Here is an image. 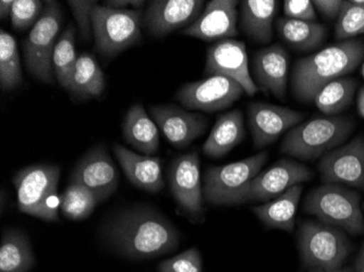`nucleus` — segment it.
I'll return each instance as SVG.
<instances>
[{
  "label": "nucleus",
  "mask_w": 364,
  "mask_h": 272,
  "mask_svg": "<svg viewBox=\"0 0 364 272\" xmlns=\"http://www.w3.org/2000/svg\"><path fill=\"white\" fill-rule=\"evenodd\" d=\"M105 232L112 246L129 259H155L171 253L179 244V233L171 221L144 206L120 212Z\"/></svg>",
  "instance_id": "1"
},
{
  "label": "nucleus",
  "mask_w": 364,
  "mask_h": 272,
  "mask_svg": "<svg viewBox=\"0 0 364 272\" xmlns=\"http://www.w3.org/2000/svg\"><path fill=\"white\" fill-rule=\"evenodd\" d=\"M363 59L364 42L359 38L336 43L299 59L291 73L292 95L301 103H311L326 84L355 71Z\"/></svg>",
  "instance_id": "2"
},
{
  "label": "nucleus",
  "mask_w": 364,
  "mask_h": 272,
  "mask_svg": "<svg viewBox=\"0 0 364 272\" xmlns=\"http://www.w3.org/2000/svg\"><path fill=\"white\" fill-rule=\"evenodd\" d=\"M353 130V119L316 116L291 129L284 138L280 151L301 161H316L348 140Z\"/></svg>",
  "instance_id": "3"
},
{
  "label": "nucleus",
  "mask_w": 364,
  "mask_h": 272,
  "mask_svg": "<svg viewBox=\"0 0 364 272\" xmlns=\"http://www.w3.org/2000/svg\"><path fill=\"white\" fill-rule=\"evenodd\" d=\"M298 247L304 268L312 271L339 269L353 249V243L338 227L316 220L300 221Z\"/></svg>",
  "instance_id": "4"
},
{
  "label": "nucleus",
  "mask_w": 364,
  "mask_h": 272,
  "mask_svg": "<svg viewBox=\"0 0 364 272\" xmlns=\"http://www.w3.org/2000/svg\"><path fill=\"white\" fill-rule=\"evenodd\" d=\"M60 168L34 165L23 168L14 177L18 194V207L23 214L49 222L58 221L60 195H58Z\"/></svg>",
  "instance_id": "5"
},
{
  "label": "nucleus",
  "mask_w": 364,
  "mask_h": 272,
  "mask_svg": "<svg viewBox=\"0 0 364 272\" xmlns=\"http://www.w3.org/2000/svg\"><path fill=\"white\" fill-rule=\"evenodd\" d=\"M361 195L339 184H323L309 193L304 210L321 222L343 228L353 235L364 233Z\"/></svg>",
  "instance_id": "6"
},
{
  "label": "nucleus",
  "mask_w": 364,
  "mask_h": 272,
  "mask_svg": "<svg viewBox=\"0 0 364 272\" xmlns=\"http://www.w3.org/2000/svg\"><path fill=\"white\" fill-rule=\"evenodd\" d=\"M144 12L140 9H114L97 5L92 14L95 49L112 58L140 42Z\"/></svg>",
  "instance_id": "7"
},
{
  "label": "nucleus",
  "mask_w": 364,
  "mask_h": 272,
  "mask_svg": "<svg viewBox=\"0 0 364 272\" xmlns=\"http://www.w3.org/2000/svg\"><path fill=\"white\" fill-rule=\"evenodd\" d=\"M63 24V11L55 0L45 1L40 20L23 42L26 69L43 83L54 84L53 56Z\"/></svg>",
  "instance_id": "8"
},
{
  "label": "nucleus",
  "mask_w": 364,
  "mask_h": 272,
  "mask_svg": "<svg viewBox=\"0 0 364 272\" xmlns=\"http://www.w3.org/2000/svg\"><path fill=\"white\" fill-rule=\"evenodd\" d=\"M269 159L267 151L226 165L210 167L204 173L203 196L216 206H232L237 195L262 171Z\"/></svg>",
  "instance_id": "9"
},
{
  "label": "nucleus",
  "mask_w": 364,
  "mask_h": 272,
  "mask_svg": "<svg viewBox=\"0 0 364 272\" xmlns=\"http://www.w3.org/2000/svg\"><path fill=\"white\" fill-rule=\"evenodd\" d=\"M314 173L310 168L291 159L283 158L261 171L237 195L234 205L249 202H269L291 186L310 181Z\"/></svg>",
  "instance_id": "10"
},
{
  "label": "nucleus",
  "mask_w": 364,
  "mask_h": 272,
  "mask_svg": "<svg viewBox=\"0 0 364 272\" xmlns=\"http://www.w3.org/2000/svg\"><path fill=\"white\" fill-rule=\"evenodd\" d=\"M245 94L240 84L222 75H212L180 87L176 98L188 110L216 112L227 109Z\"/></svg>",
  "instance_id": "11"
},
{
  "label": "nucleus",
  "mask_w": 364,
  "mask_h": 272,
  "mask_svg": "<svg viewBox=\"0 0 364 272\" xmlns=\"http://www.w3.org/2000/svg\"><path fill=\"white\" fill-rule=\"evenodd\" d=\"M171 194L182 212L192 218L200 219L204 214L200 156L196 151L178 156L168 168Z\"/></svg>",
  "instance_id": "12"
},
{
  "label": "nucleus",
  "mask_w": 364,
  "mask_h": 272,
  "mask_svg": "<svg viewBox=\"0 0 364 272\" xmlns=\"http://www.w3.org/2000/svg\"><path fill=\"white\" fill-rule=\"evenodd\" d=\"M204 72L208 77L222 75L234 80L251 97L259 91L251 77L247 47L240 40H223L208 47Z\"/></svg>",
  "instance_id": "13"
},
{
  "label": "nucleus",
  "mask_w": 364,
  "mask_h": 272,
  "mask_svg": "<svg viewBox=\"0 0 364 272\" xmlns=\"http://www.w3.org/2000/svg\"><path fill=\"white\" fill-rule=\"evenodd\" d=\"M324 184H347L364 189V136L337 147L321 158L318 165Z\"/></svg>",
  "instance_id": "14"
},
{
  "label": "nucleus",
  "mask_w": 364,
  "mask_h": 272,
  "mask_svg": "<svg viewBox=\"0 0 364 272\" xmlns=\"http://www.w3.org/2000/svg\"><path fill=\"white\" fill-rule=\"evenodd\" d=\"M203 0H152L147 3L143 26L156 38L191 26L203 10Z\"/></svg>",
  "instance_id": "15"
},
{
  "label": "nucleus",
  "mask_w": 364,
  "mask_h": 272,
  "mask_svg": "<svg viewBox=\"0 0 364 272\" xmlns=\"http://www.w3.org/2000/svg\"><path fill=\"white\" fill-rule=\"evenodd\" d=\"M118 170L103 144L96 145L80 159L71 173L70 183L91 190L98 202L107 200L117 190Z\"/></svg>",
  "instance_id": "16"
},
{
  "label": "nucleus",
  "mask_w": 364,
  "mask_h": 272,
  "mask_svg": "<svg viewBox=\"0 0 364 272\" xmlns=\"http://www.w3.org/2000/svg\"><path fill=\"white\" fill-rule=\"evenodd\" d=\"M304 114L288 107L267 103L247 106V126L257 148L269 146L282 134L291 130L304 120Z\"/></svg>",
  "instance_id": "17"
},
{
  "label": "nucleus",
  "mask_w": 364,
  "mask_h": 272,
  "mask_svg": "<svg viewBox=\"0 0 364 272\" xmlns=\"http://www.w3.org/2000/svg\"><path fill=\"white\" fill-rule=\"evenodd\" d=\"M150 114L165 138L177 148L189 146L201 138L208 126V119L203 114L175 105L152 106Z\"/></svg>",
  "instance_id": "18"
},
{
  "label": "nucleus",
  "mask_w": 364,
  "mask_h": 272,
  "mask_svg": "<svg viewBox=\"0 0 364 272\" xmlns=\"http://www.w3.org/2000/svg\"><path fill=\"white\" fill-rule=\"evenodd\" d=\"M238 4L235 0H212L198 19L182 31V34L206 42L236 38L239 34Z\"/></svg>",
  "instance_id": "19"
},
{
  "label": "nucleus",
  "mask_w": 364,
  "mask_h": 272,
  "mask_svg": "<svg viewBox=\"0 0 364 272\" xmlns=\"http://www.w3.org/2000/svg\"><path fill=\"white\" fill-rule=\"evenodd\" d=\"M289 55L280 45L261 49L253 57V81L257 87L277 99L284 100L287 94Z\"/></svg>",
  "instance_id": "20"
},
{
  "label": "nucleus",
  "mask_w": 364,
  "mask_h": 272,
  "mask_svg": "<svg viewBox=\"0 0 364 272\" xmlns=\"http://www.w3.org/2000/svg\"><path fill=\"white\" fill-rule=\"evenodd\" d=\"M114 153L129 181L143 191L157 193L164 187L159 157L136 154L120 144H114Z\"/></svg>",
  "instance_id": "21"
},
{
  "label": "nucleus",
  "mask_w": 364,
  "mask_h": 272,
  "mask_svg": "<svg viewBox=\"0 0 364 272\" xmlns=\"http://www.w3.org/2000/svg\"><path fill=\"white\" fill-rule=\"evenodd\" d=\"M278 5L276 0L240 1V26L245 36L261 44L271 42Z\"/></svg>",
  "instance_id": "22"
},
{
  "label": "nucleus",
  "mask_w": 364,
  "mask_h": 272,
  "mask_svg": "<svg viewBox=\"0 0 364 272\" xmlns=\"http://www.w3.org/2000/svg\"><path fill=\"white\" fill-rule=\"evenodd\" d=\"M304 185L291 186L277 197L252 208L255 216L267 228L280 229L292 232L296 224V214L299 206Z\"/></svg>",
  "instance_id": "23"
},
{
  "label": "nucleus",
  "mask_w": 364,
  "mask_h": 272,
  "mask_svg": "<svg viewBox=\"0 0 364 272\" xmlns=\"http://www.w3.org/2000/svg\"><path fill=\"white\" fill-rule=\"evenodd\" d=\"M124 141L143 155L152 156L159 148V126L140 104L131 106L122 124Z\"/></svg>",
  "instance_id": "24"
},
{
  "label": "nucleus",
  "mask_w": 364,
  "mask_h": 272,
  "mask_svg": "<svg viewBox=\"0 0 364 272\" xmlns=\"http://www.w3.org/2000/svg\"><path fill=\"white\" fill-rule=\"evenodd\" d=\"M245 136V119L240 109L231 110L218 116L208 140L203 145L204 154L220 158L242 142Z\"/></svg>",
  "instance_id": "25"
},
{
  "label": "nucleus",
  "mask_w": 364,
  "mask_h": 272,
  "mask_svg": "<svg viewBox=\"0 0 364 272\" xmlns=\"http://www.w3.org/2000/svg\"><path fill=\"white\" fill-rule=\"evenodd\" d=\"M276 30L280 38L292 48L300 52H311L318 48L326 40L327 28L316 21L279 18Z\"/></svg>",
  "instance_id": "26"
},
{
  "label": "nucleus",
  "mask_w": 364,
  "mask_h": 272,
  "mask_svg": "<svg viewBox=\"0 0 364 272\" xmlns=\"http://www.w3.org/2000/svg\"><path fill=\"white\" fill-rule=\"evenodd\" d=\"M34 256L28 237L19 230H6L0 245V272H28Z\"/></svg>",
  "instance_id": "27"
},
{
  "label": "nucleus",
  "mask_w": 364,
  "mask_h": 272,
  "mask_svg": "<svg viewBox=\"0 0 364 272\" xmlns=\"http://www.w3.org/2000/svg\"><path fill=\"white\" fill-rule=\"evenodd\" d=\"M105 89V77L95 57L82 54L77 58L68 92L81 99L98 97Z\"/></svg>",
  "instance_id": "28"
},
{
  "label": "nucleus",
  "mask_w": 364,
  "mask_h": 272,
  "mask_svg": "<svg viewBox=\"0 0 364 272\" xmlns=\"http://www.w3.org/2000/svg\"><path fill=\"white\" fill-rule=\"evenodd\" d=\"M358 89L357 80L353 77H339L326 84L314 97L318 109L326 116H338L350 107Z\"/></svg>",
  "instance_id": "29"
},
{
  "label": "nucleus",
  "mask_w": 364,
  "mask_h": 272,
  "mask_svg": "<svg viewBox=\"0 0 364 272\" xmlns=\"http://www.w3.org/2000/svg\"><path fill=\"white\" fill-rule=\"evenodd\" d=\"M77 58L79 57L75 52V28L73 24H69L68 28L59 36L53 56L55 77L67 91L73 81Z\"/></svg>",
  "instance_id": "30"
},
{
  "label": "nucleus",
  "mask_w": 364,
  "mask_h": 272,
  "mask_svg": "<svg viewBox=\"0 0 364 272\" xmlns=\"http://www.w3.org/2000/svg\"><path fill=\"white\" fill-rule=\"evenodd\" d=\"M22 83L21 62L16 38L0 31V87L3 91L16 89Z\"/></svg>",
  "instance_id": "31"
},
{
  "label": "nucleus",
  "mask_w": 364,
  "mask_h": 272,
  "mask_svg": "<svg viewBox=\"0 0 364 272\" xmlns=\"http://www.w3.org/2000/svg\"><path fill=\"white\" fill-rule=\"evenodd\" d=\"M98 202L95 194L81 184L69 183L60 194L61 212L73 221L85 220L91 216Z\"/></svg>",
  "instance_id": "32"
},
{
  "label": "nucleus",
  "mask_w": 364,
  "mask_h": 272,
  "mask_svg": "<svg viewBox=\"0 0 364 272\" xmlns=\"http://www.w3.org/2000/svg\"><path fill=\"white\" fill-rule=\"evenodd\" d=\"M364 34V0L343 1L335 24V38L339 42L353 40Z\"/></svg>",
  "instance_id": "33"
},
{
  "label": "nucleus",
  "mask_w": 364,
  "mask_h": 272,
  "mask_svg": "<svg viewBox=\"0 0 364 272\" xmlns=\"http://www.w3.org/2000/svg\"><path fill=\"white\" fill-rule=\"evenodd\" d=\"M45 3L40 0H14L11 26L18 32H26L36 26L44 10Z\"/></svg>",
  "instance_id": "34"
},
{
  "label": "nucleus",
  "mask_w": 364,
  "mask_h": 272,
  "mask_svg": "<svg viewBox=\"0 0 364 272\" xmlns=\"http://www.w3.org/2000/svg\"><path fill=\"white\" fill-rule=\"evenodd\" d=\"M159 272H202V256L196 247L163 261Z\"/></svg>",
  "instance_id": "35"
},
{
  "label": "nucleus",
  "mask_w": 364,
  "mask_h": 272,
  "mask_svg": "<svg viewBox=\"0 0 364 272\" xmlns=\"http://www.w3.org/2000/svg\"><path fill=\"white\" fill-rule=\"evenodd\" d=\"M69 6L73 10V16L77 22V30L82 40L89 42L93 34V26H92V14L97 1L90 0H69Z\"/></svg>",
  "instance_id": "36"
},
{
  "label": "nucleus",
  "mask_w": 364,
  "mask_h": 272,
  "mask_svg": "<svg viewBox=\"0 0 364 272\" xmlns=\"http://www.w3.org/2000/svg\"><path fill=\"white\" fill-rule=\"evenodd\" d=\"M284 13L289 19L316 21V7L310 0H285Z\"/></svg>",
  "instance_id": "37"
},
{
  "label": "nucleus",
  "mask_w": 364,
  "mask_h": 272,
  "mask_svg": "<svg viewBox=\"0 0 364 272\" xmlns=\"http://www.w3.org/2000/svg\"><path fill=\"white\" fill-rule=\"evenodd\" d=\"M313 5L327 19H337L343 8V0H314Z\"/></svg>",
  "instance_id": "38"
},
{
  "label": "nucleus",
  "mask_w": 364,
  "mask_h": 272,
  "mask_svg": "<svg viewBox=\"0 0 364 272\" xmlns=\"http://www.w3.org/2000/svg\"><path fill=\"white\" fill-rule=\"evenodd\" d=\"M146 1L144 0H109L106 1V7L114 8V9H126L129 6H134L141 10L143 6H145Z\"/></svg>",
  "instance_id": "39"
},
{
  "label": "nucleus",
  "mask_w": 364,
  "mask_h": 272,
  "mask_svg": "<svg viewBox=\"0 0 364 272\" xmlns=\"http://www.w3.org/2000/svg\"><path fill=\"white\" fill-rule=\"evenodd\" d=\"M14 0H1L0 1V18L5 20L11 16L12 7H14Z\"/></svg>",
  "instance_id": "40"
},
{
  "label": "nucleus",
  "mask_w": 364,
  "mask_h": 272,
  "mask_svg": "<svg viewBox=\"0 0 364 272\" xmlns=\"http://www.w3.org/2000/svg\"><path fill=\"white\" fill-rule=\"evenodd\" d=\"M357 108L360 116L364 119V87L358 92Z\"/></svg>",
  "instance_id": "41"
},
{
  "label": "nucleus",
  "mask_w": 364,
  "mask_h": 272,
  "mask_svg": "<svg viewBox=\"0 0 364 272\" xmlns=\"http://www.w3.org/2000/svg\"><path fill=\"white\" fill-rule=\"evenodd\" d=\"M353 270H355V272H364V244L361 251H360L359 255H358Z\"/></svg>",
  "instance_id": "42"
},
{
  "label": "nucleus",
  "mask_w": 364,
  "mask_h": 272,
  "mask_svg": "<svg viewBox=\"0 0 364 272\" xmlns=\"http://www.w3.org/2000/svg\"><path fill=\"white\" fill-rule=\"evenodd\" d=\"M311 272H355V270L353 268H339V269L336 270H329V271H322V270H313Z\"/></svg>",
  "instance_id": "43"
},
{
  "label": "nucleus",
  "mask_w": 364,
  "mask_h": 272,
  "mask_svg": "<svg viewBox=\"0 0 364 272\" xmlns=\"http://www.w3.org/2000/svg\"><path fill=\"white\" fill-rule=\"evenodd\" d=\"M361 73H362V77H363V79H364V62H363V65H362Z\"/></svg>",
  "instance_id": "44"
},
{
  "label": "nucleus",
  "mask_w": 364,
  "mask_h": 272,
  "mask_svg": "<svg viewBox=\"0 0 364 272\" xmlns=\"http://www.w3.org/2000/svg\"><path fill=\"white\" fill-rule=\"evenodd\" d=\"M363 210H364V205H363Z\"/></svg>",
  "instance_id": "45"
}]
</instances>
